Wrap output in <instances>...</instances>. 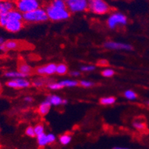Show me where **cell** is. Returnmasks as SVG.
<instances>
[{
	"label": "cell",
	"instance_id": "cell-33",
	"mask_svg": "<svg viewBox=\"0 0 149 149\" xmlns=\"http://www.w3.org/2000/svg\"><path fill=\"white\" fill-rule=\"evenodd\" d=\"M70 75L74 77H79L80 75V72H79V70H71L70 72Z\"/></svg>",
	"mask_w": 149,
	"mask_h": 149
},
{
	"label": "cell",
	"instance_id": "cell-15",
	"mask_svg": "<svg viewBox=\"0 0 149 149\" xmlns=\"http://www.w3.org/2000/svg\"><path fill=\"white\" fill-rule=\"evenodd\" d=\"M8 21H13V20H22L23 21V14L17 9H13L10 10L9 13L5 14Z\"/></svg>",
	"mask_w": 149,
	"mask_h": 149
},
{
	"label": "cell",
	"instance_id": "cell-40",
	"mask_svg": "<svg viewBox=\"0 0 149 149\" xmlns=\"http://www.w3.org/2000/svg\"><path fill=\"white\" fill-rule=\"evenodd\" d=\"M1 88H2V84L0 82V90H1Z\"/></svg>",
	"mask_w": 149,
	"mask_h": 149
},
{
	"label": "cell",
	"instance_id": "cell-14",
	"mask_svg": "<svg viewBox=\"0 0 149 149\" xmlns=\"http://www.w3.org/2000/svg\"><path fill=\"white\" fill-rule=\"evenodd\" d=\"M51 106L52 105L50 104L48 100H45L42 102H41L38 107V113H40L41 116H45L49 113Z\"/></svg>",
	"mask_w": 149,
	"mask_h": 149
},
{
	"label": "cell",
	"instance_id": "cell-13",
	"mask_svg": "<svg viewBox=\"0 0 149 149\" xmlns=\"http://www.w3.org/2000/svg\"><path fill=\"white\" fill-rule=\"evenodd\" d=\"M46 100H48L52 106H59V105H65L68 104V100L65 99H62V97L55 94H51L48 96Z\"/></svg>",
	"mask_w": 149,
	"mask_h": 149
},
{
	"label": "cell",
	"instance_id": "cell-36",
	"mask_svg": "<svg viewBox=\"0 0 149 149\" xmlns=\"http://www.w3.org/2000/svg\"><path fill=\"white\" fill-rule=\"evenodd\" d=\"M5 40L3 37H0V45H2L5 44Z\"/></svg>",
	"mask_w": 149,
	"mask_h": 149
},
{
	"label": "cell",
	"instance_id": "cell-38",
	"mask_svg": "<svg viewBox=\"0 0 149 149\" xmlns=\"http://www.w3.org/2000/svg\"><path fill=\"white\" fill-rule=\"evenodd\" d=\"M113 149H130V148H120V147H115Z\"/></svg>",
	"mask_w": 149,
	"mask_h": 149
},
{
	"label": "cell",
	"instance_id": "cell-6",
	"mask_svg": "<svg viewBox=\"0 0 149 149\" xmlns=\"http://www.w3.org/2000/svg\"><path fill=\"white\" fill-rule=\"evenodd\" d=\"M70 13H82L88 10V0H65Z\"/></svg>",
	"mask_w": 149,
	"mask_h": 149
},
{
	"label": "cell",
	"instance_id": "cell-29",
	"mask_svg": "<svg viewBox=\"0 0 149 149\" xmlns=\"http://www.w3.org/2000/svg\"><path fill=\"white\" fill-rule=\"evenodd\" d=\"M34 131L35 134H36V136H39L40 134H42L43 133H45V127L43 125L38 124L36 126H34Z\"/></svg>",
	"mask_w": 149,
	"mask_h": 149
},
{
	"label": "cell",
	"instance_id": "cell-37",
	"mask_svg": "<svg viewBox=\"0 0 149 149\" xmlns=\"http://www.w3.org/2000/svg\"><path fill=\"white\" fill-rule=\"evenodd\" d=\"M5 47H4V45H0V53L2 52V51H5Z\"/></svg>",
	"mask_w": 149,
	"mask_h": 149
},
{
	"label": "cell",
	"instance_id": "cell-3",
	"mask_svg": "<svg viewBox=\"0 0 149 149\" xmlns=\"http://www.w3.org/2000/svg\"><path fill=\"white\" fill-rule=\"evenodd\" d=\"M128 23V18L124 13L120 12H113L108 16L107 25L111 29H115L118 26H125Z\"/></svg>",
	"mask_w": 149,
	"mask_h": 149
},
{
	"label": "cell",
	"instance_id": "cell-12",
	"mask_svg": "<svg viewBox=\"0 0 149 149\" xmlns=\"http://www.w3.org/2000/svg\"><path fill=\"white\" fill-rule=\"evenodd\" d=\"M16 8L15 1L13 0H3L0 2V16L5 15Z\"/></svg>",
	"mask_w": 149,
	"mask_h": 149
},
{
	"label": "cell",
	"instance_id": "cell-8",
	"mask_svg": "<svg viewBox=\"0 0 149 149\" xmlns=\"http://www.w3.org/2000/svg\"><path fill=\"white\" fill-rule=\"evenodd\" d=\"M104 47L108 50H119L125 51H131L133 50V47L130 44L115 41L105 42L104 43Z\"/></svg>",
	"mask_w": 149,
	"mask_h": 149
},
{
	"label": "cell",
	"instance_id": "cell-7",
	"mask_svg": "<svg viewBox=\"0 0 149 149\" xmlns=\"http://www.w3.org/2000/svg\"><path fill=\"white\" fill-rule=\"evenodd\" d=\"M31 82L25 77H20L17 79H11L7 82L6 85L8 87L13 89L27 88L31 86Z\"/></svg>",
	"mask_w": 149,
	"mask_h": 149
},
{
	"label": "cell",
	"instance_id": "cell-16",
	"mask_svg": "<svg viewBox=\"0 0 149 149\" xmlns=\"http://www.w3.org/2000/svg\"><path fill=\"white\" fill-rule=\"evenodd\" d=\"M18 70L19 71L20 73L23 74V75L25 76V77H28V76L31 75L33 72V69L29 65H28L25 62H20V64L19 65L18 67Z\"/></svg>",
	"mask_w": 149,
	"mask_h": 149
},
{
	"label": "cell",
	"instance_id": "cell-24",
	"mask_svg": "<svg viewBox=\"0 0 149 149\" xmlns=\"http://www.w3.org/2000/svg\"><path fill=\"white\" fill-rule=\"evenodd\" d=\"M133 127L137 131H144L146 128V125L144 122L141 120H134L133 122Z\"/></svg>",
	"mask_w": 149,
	"mask_h": 149
},
{
	"label": "cell",
	"instance_id": "cell-25",
	"mask_svg": "<svg viewBox=\"0 0 149 149\" xmlns=\"http://www.w3.org/2000/svg\"><path fill=\"white\" fill-rule=\"evenodd\" d=\"M50 5L57 8H67L66 7V3L65 0H51L50 2Z\"/></svg>",
	"mask_w": 149,
	"mask_h": 149
},
{
	"label": "cell",
	"instance_id": "cell-32",
	"mask_svg": "<svg viewBox=\"0 0 149 149\" xmlns=\"http://www.w3.org/2000/svg\"><path fill=\"white\" fill-rule=\"evenodd\" d=\"M25 134L27 136H30V137H34L36 136V134H35L34 127L29 126L25 129Z\"/></svg>",
	"mask_w": 149,
	"mask_h": 149
},
{
	"label": "cell",
	"instance_id": "cell-1",
	"mask_svg": "<svg viewBox=\"0 0 149 149\" xmlns=\"http://www.w3.org/2000/svg\"><path fill=\"white\" fill-rule=\"evenodd\" d=\"M46 12L48 15V19L54 22L65 21L69 19L70 13L67 8H61L54 7L48 4L46 7Z\"/></svg>",
	"mask_w": 149,
	"mask_h": 149
},
{
	"label": "cell",
	"instance_id": "cell-18",
	"mask_svg": "<svg viewBox=\"0 0 149 149\" xmlns=\"http://www.w3.org/2000/svg\"><path fill=\"white\" fill-rule=\"evenodd\" d=\"M59 82L62 88H74L79 85V82L74 79H63Z\"/></svg>",
	"mask_w": 149,
	"mask_h": 149
},
{
	"label": "cell",
	"instance_id": "cell-30",
	"mask_svg": "<svg viewBox=\"0 0 149 149\" xmlns=\"http://www.w3.org/2000/svg\"><path fill=\"white\" fill-rule=\"evenodd\" d=\"M79 85H80L83 88H91L93 87V85H94V83L93 82L90 80H81L80 82H79Z\"/></svg>",
	"mask_w": 149,
	"mask_h": 149
},
{
	"label": "cell",
	"instance_id": "cell-19",
	"mask_svg": "<svg viewBox=\"0 0 149 149\" xmlns=\"http://www.w3.org/2000/svg\"><path fill=\"white\" fill-rule=\"evenodd\" d=\"M5 77L8 78V79H17L20 77H25L22 73H20L19 70H9L5 73Z\"/></svg>",
	"mask_w": 149,
	"mask_h": 149
},
{
	"label": "cell",
	"instance_id": "cell-28",
	"mask_svg": "<svg viewBox=\"0 0 149 149\" xmlns=\"http://www.w3.org/2000/svg\"><path fill=\"white\" fill-rule=\"evenodd\" d=\"M102 77H106V78H110V77H112L115 74L114 70L111 68H106L102 70Z\"/></svg>",
	"mask_w": 149,
	"mask_h": 149
},
{
	"label": "cell",
	"instance_id": "cell-27",
	"mask_svg": "<svg viewBox=\"0 0 149 149\" xmlns=\"http://www.w3.org/2000/svg\"><path fill=\"white\" fill-rule=\"evenodd\" d=\"M46 84V79L44 78H37V79H34L33 82V86L36 88H40L44 86Z\"/></svg>",
	"mask_w": 149,
	"mask_h": 149
},
{
	"label": "cell",
	"instance_id": "cell-23",
	"mask_svg": "<svg viewBox=\"0 0 149 149\" xmlns=\"http://www.w3.org/2000/svg\"><path fill=\"white\" fill-rule=\"evenodd\" d=\"M124 97L130 101L136 100L137 98V94L136 92L133 90H127L124 92Z\"/></svg>",
	"mask_w": 149,
	"mask_h": 149
},
{
	"label": "cell",
	"instance_id": "cell-9",
	"mask_svg": "<svg viewBox=\"0 0 149 149\" xmlns=\"http://www.w3.org/2000/svg\"><path fill=\"white\" fill-rule=\"evenodd\" d=\"M56 136L52 133L45 134V132L42 134L36 136V141H37L39 146H40V147H45L48 145L52 144L56 141Z\"/></svg>",
	"mask_w": 149,
	"mask_h": 149
},
{
	"label": "cell",
	"instance_id": "cell-4",
	"mask_svg": "<svg viewBox=\"0 0 149 149\" xmlns=\"http://www.w3.org/2000/svg\"><path fill=\"white\" fill-rule=\"evenodd\" d=\"M15 6L23 14L40 8V2L39 0H15Z\"/></svg>",
	"mask_w": 149,
	"mask_h": 149
},
{
	"label": "cell",
	"instance_id": "cell-39",
	"mask_svg": "<svg viewBox=\"0 0 149 149\" xmlns=\"http://www.w3.org/2000/svg\"><path fill=\"white\" fill-rule=\"evenodd\" d=\"M146 105H148V106H149V100H148V101L146 102Z\"/></svg>",
	"mask_w": 149,
	"mask_h": 149
},
{
	"label": "cell",
	"instance_id": "cell-31",
	"mask_svg": "<svg viewBox=\"0 0 149 149\" xmlns=\"http://www.w3.org/2000/svg\"><path fill=\"white\" fill-rule=\"evenodd\" d=\"M81 70L82 72H91L96 69V67L92 65H86L81 67Z\"/></svg>",
	"mask_w": 149,
	"mask_h": 149
},
{
	"label": "cell",
	"instance_id": "cell-20",
	"mask_svg": "<svg viewBox=\"0 0 149 149\" xmlns=\"http://www.w3.org/2000/svg\"><path fill=\"white\" fill-rule=\"evenodd\" d=\"M100 102L102 105H111L116 102V99L113 97H105L100 99Z\"/></svg>",
	"mask_w": 149,
	"mask_h": 149
},
{
	"label": "cell",
	"instance_id": "cell-17",
	"mask_svg": "<svg viewBox=\"0 0 149 149\" xmlns=\"http://www.w3.org/2000/svg\"><path fill=\"white\" fill-rule=\"evenodd\" d=\"M19 43L16 40H8V41H5V44H4L5 51L17 50L19 48Z\"/></svg>",
	"mask_w": 149,
	"mask_h": 149
},
{
	"label": "cell",
	"instance_id": "cell-10",
	"mask_svg": "<svg viewBox=\"0 0 149 149\" xmlns=\"http://www.w3.org/2000/svg\"><path fill=\"white\" fill-rule=\"evenodd\" d=\"M56 65L54 63H49L45 65L40 66L36 70V74L40 76H51L56 74Z\"/></svg>",
	"mask_w": 149,
	"mask_h": 149
},
{
	"label": "cell",
	"instance_id": "cell-41",
	"mask_svg": "<svg viewBox=\"0 0 149 149\" xmlns=\"http://www.w3.org/2000/svg\"><path fill=\"white\" fill-rule=\"evenodd\" d=\"M2 1H3V0H0V2H2Z\"/></svg>",
	"mask_w": 149,
	"mask_h": 149
},
{
	"label": "cell",
	"instance_id": "cell-34",
	"mask_svg": "<svg viewBox=\"0 0 149 149\" xmlns=\"http://www.w3.org/2000/svg\"><path fill=\"white\" fill-rule=\"evenodd\" d=\"M24 101H25V102H27V103H31V102L33 101V97H25V98H24Z\"/></svg>",
	"mask_w": 149,
	"mask_h": 149
},
{
	"label": "cell",
	"instance_id": "cell-2",
	"mask_svg": "<svg viewBox=\"0 0 149 149\" xmlns=\"http://www.w3.org/2000/svg\"><path fill=\"white\" fill-rule=\"evenodd\" d=\"M48 19L46 10L41 7L32 11L23 13V21L27 23H41Z\"/></svg>",
	"mask_w": 149,
	"mask_h": 149
},
{
	"label": "cell",
	"instance_id": "cell-35",
	"mask_svg": "<svg viewBox=\"0 0 149 149\" xmlns=\"http://www.w3.org/2000/svg\"><path fill=\"white\" fill-rule=\"evenodd\" d=\"M98 64L101 66H105L108 65V61L105 60V59H101L98 62Z\"/></svg>",
	"mask_w": 149,
	"mask_h": 149
},
{
	"label": "cell",
	"instance_id": "cell-21",
	"mask_svg": "<svg viewBox=\"0 0 149 149\" xmlns=\"http://www.w3.org/2000/svg\"><path fill=\"white\" fill-rule=\"evenodd\" d=\"M71 140H72V137H71V136L69 134H65L61 135L59 138V143L62 146L68 145L71 142Z\"/></svg>",
	"mask_w": 149,
	"mask_h": 149
},
{
	"label": "cell",
	"instance_id": "cell-5",
	"mask_svg": "<svg viewBox=\"0 0 149 149\" xmlns=\"http://www.w3.org/2000/svg\"><path fill=\"white\" fill-rule=\"evenodd\" d=\"M88 10L97 15H104L110 11V6L105 0H88Z\"/></svg>",
	"mask_w": 149,
	"mask_h": 149
},
{
	"label": "cell",
	"instance_id": "cell-22",
	"mask_svg": "<svg viewBox=\"0 0 149 149\" xmlns=\"http://www.w3.org/2000/svg\"><path fill=\"white\" fill-rule=\"evenodd\" d=\"M68 66L64 63H60V64L56 65V73L59 75H65L68 73Z\"/></svg>",
	"mask_w": 149,
	"mask_h": 149
},
{
	"label": "cell",
	"instance_id": "cell-26",
	"mask_svg": "<svg viewBox=\"0 0 149 149\" xmlns=\"http://www.w3.org/2000/svg\"><path fill=\"white\" fill-rule=\"evenodd\" d=\"M48 88L51 90L53 91H58V90H60V89L63 88L62 86V85L60 84V82H48Z\"/></svg>",
	"mask_w": 149,
	"mask_h": 149
},
{
	"label": "cell",
	"instance_id": "cell-11",
	"mask_svg": "<svg viewBox=\"0 0 149 149\" xmlns=\"http://www.w3.org/2000/svg\"><path fill=\"white\" fill-rule=\"evenodd\" d=\"M23 28L22 20H13L9 21L5 26V28L10 33H17Z\"/></svg>",
	"mask_w": 149,
	"mask_h": 149
}]
</instances>
